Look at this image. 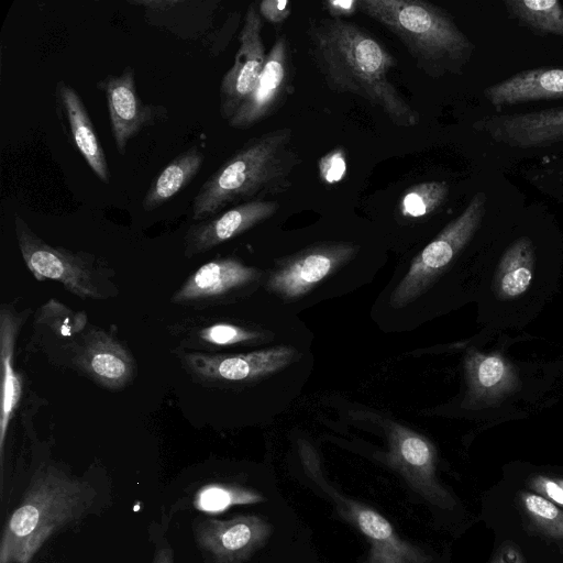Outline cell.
<instances>
[{"label": "cell", "mask_w": 563, "mask_h": 563, "mask_svg": "<svg viewBox=\"0 0 563 563\" xmlns=\"http://www.w3.org/2000/svg\"><path fill=\"white\" fill-rule=\"evenodd\" d=\"M128 2L151 10H167L183 3V1L179 0H132Z\"/></svg>", "instance_id": "cell-35"}, {"label": "cell", "mask_w": 563, "mask_h": 563, "mask_svg": "<svg viewBox=\"0 0 563 563\" xmlns=\"http://www.w3.org/2000/svg\"><path fill=\"white\" fill-rule=\"evenodd\" d=\"M264 501V496L254 489L227 483L202 486L195 495L194 506L206 514H220L233 506L254 505Z\"/></svg>", "instance_id": "cell-27"}, {"label": "cell", "mask_w": 563, "mask_h": 563, "mask_svg": "<svg viewBox=\"0 0 563 563\" xmlns=\"http://www.w3.org/2000/svg\"><path fill=\"white\" fill-rule=\"evenodd\" d=\"M464 367L473 401L492 405L518 386V376L512 364L500 354L471 351L465 357Z\"/></svg>", "instance_id": "cell-22"}, {"label": "cell", "mask_w": 563, "mask_h": 563, "mask_svg": "<svg viewBox=\"0 0 563 563\" xmlns=\"http://www.w3.org/2000/svg\"><path fill=\"white\" fill-rule=\"evenodd\" d=\"M473 128L510 147L549 146L563 141V107L487 115Z\"/></svg>", "instance_id": "cell-14"}, {"label": "cell", "mask_w": 563, "mask_h": 563, "mask_svg": "<svg viewBox=\"0 0 563 563\" xmlns=\"http://www.w3.org/2000/svg\"><path fill=\"white\" fill-rule=\"evenodd\" d=\"M492 563H526V561L518 545L506 541L496 551Z\"/></svg>", "instance_id": "cell-34"}, {"label": "cell", "mask_w": 563, "mask_h": 563, "mask_svg": "<svg viewBox=\"0 0 563 563\" xmlns=\"http://www.w3.org/2000/svg\"><path fill=\"white\" fill-rule=\"evenodd\" d=\"M152 563H174L172 550L167 547L159 548L156 551Z\"/></svg>", "instance_id": "cell-36"}, {"label": "cell", "mask_w": 563, "mask_h": 563, "mask_svg": "<svg viewBox=\"0 0 563 563\" xmlns=\"http://www.w3.org/2000/svg\"><path fill=\"white\" fill-rule=\"evenodd\" d=\"M308 473L333 500L338 512L353 525L369 544L366 563H430L432 556L401 539L393 525L379 512L341 495L324 479L318 465L309 463Z\"/></svg>", "instance_id": "cell-7"}, {"label": "cell", "mask_w": 563, "mask_h": 563, "mask_svg": "<svg viewBox=\"0 0 563 563\" xmlns=\"http://www.w3.org/2000/svg\"><path fill=\"white\" fill-rule=\"evenodd\" d=\"M358 11L395 34L428 76L460 75L475 46L442 8L422 0H358Z\"/></svg>", "instance_id": "cell-4"}, {"label": "cell", "mask_w": 563, "mask_h": 563, "mask_svg": "<svg viewBox=\"0 0 563 563\" xmlns=\"http://www.w3.org/2000/svg\"><path fill=\"white\" fill-rule=\"evenodd\" d=\"M323 8L331 19H343L358 11V0H327Z\"/></svg>", "instance_id": "cell-33"}, {"label": "cell", "mask_w": 563, "mask_h": 563, "mask_svg": "<svg viewBox=\"0 0 563 563\" xmlns=\"http://www.w3.org/2000/svg\"><path fill=\"white\" fill-rule=\"evenodd\" d=\"M272 533V523L257 515L207 519L199 521L195 529L199 547L214 563H245L266 544Z\"/></svg>", "instance_id": "cell-12"}, {"label": "cell", "mask_w": 563, "mask_h": 563, "mask_svg": "<svg viewBox=\"0 0 563 563\" xmlns=\"http://www.w3.org/2000/svg\"><path fill=\"white\" fill-rule=\"evenodd\" d=\"M93 489L55 467L37 472L8 518L0 542V563H30L43 544L90 508Z\"/></svg>", "instance_id": "cell-3"}, {"label": "cell", "mask_w": 563, "mask_h": 563, "mask_svg": "<svg viewBox=\"0 0 563 563\" xmlns=\"http://www.w3.org/2000/svg\"><path fill=\"white\" fill-rule=\"evenodd\" d=\"M180 342L186 349L205 350L228 347L236 344L249 343L261 338L257 331L249 330L241 325L227 322L213 321L210 323L196 324L179 330Z\"/></svg>", "instance_id": "cell-26"}, {"label": "cell", "mask_w": 563, "mask_h": 563, "mask_svg": "<svg viewBox=\"0 0 563 563\" xmlns=\"http://www.w3.org/2000/svg\"><path fill=\"white\" fill-rule=\"evenodd\" d=\"M263 19L255 2L249 4L239 34V48L233 65L220 84V114L224 120L233 117L254 90L263 71L267 53L262 38Z\"/></svg>", "instance_id": "cell-8"}, {"label": "cell", "mask_w": 563, "mask_h": 563, "mask_svg": "<svg viewBox=\"0 0 563 563\" xmlns=\"http://www.w3.org/2000/svg\"><path fill=\"white\" fill-rule=\"evenodd\" d=\"M262 19L279 24L286 21L291 13V3L288 0H263L258 4Z\"/></svg>", "instance_id": "cell-32"}, {"label": "cell", "mask_w": 563, "mask_h": 563, "mask_svg": "<svg viewBox=\"0 0 563 563\" xmlns=\"http://www.w3.org/2000/svg\"><path fill=\"white\" fill-rule=\"evenodd\" d=\"M389 464L417 494L442 509L455 506L452 495L437 479L435 450L424 437L393 424L389 428Z\"/></svg>", "instance_id": "cell-11"}, {"label": "cell", "mask_w": 563, "mask_h": 563, "mask_svg": "<svg viewBox=\"0 0 563 563\" xmlns=\"http://www.w3.org/2000/svg\"><path fill=\"white\" fill-rule=\"evenodd\" d=\"M529 486L545 499L563 507V487L555 479L537 475L530 479Z\"/></svg>", "instance_id": "cell-31"}, {"label": "cell", "mask_w": 563, "mask_h": 563, "mask_svg": "<svg viewBox=\"0 0 563 563\" xmlns=\"http://www.w3.org/2000/svg\"><path fill=\"white\" fill-rule=\"evenodd\" d=\"M278 209L277 201L251 200L192 223L184 238V253L187 257L205 253L266 221Z\"/></svg>", "instance_id": "cell-16"}, {"label": "cell", "mask_w": 563, "mask_h": 563, "mask_svg": "<svg viewBox=\"0 0 563 563\" xmlns=\"http://www.w3.org/2000/svg\"><path fill=\"white\" fill-rule=\"evenodd\" d=\"M307 38L311 59L329 89L360 96L397 126L419 124V112L388 78L397 59L374 36L347 20L323 18L309 22Z\"/></svg>", "instance_id": "cell-1"}, {"label": "cell", "mask_w": 563, "mask_h": 563, "mask_svg": "<svg viewBox=\"0 0 563 563\" xmlns=\"http://www.w3.org/2000/svg\"><path fill=\"white\" fill-rule=\"evenodd\" d=\"M107 99L110 126L117 151L125 154L131 139L143 129L165 121L168 110L162 104L145 103L137 95L135 70L128 66L119 75H109L97 82Z\"/></svg>", "instance_id": "cell-10"}, {"label": "cell", "mask_w": 563, "mask_h": 563, "mask_svg": "<svg viewBox=\"0 0 563 563\" xmlns=\"http://www.w3.org/2000/svg\"><path fill=\"white\" fill-rule=\"evenodd\" d=\"M294 76L290 43L286 35H280L267 53L254 90L227 121L228 125L240 130L250 129L271 117L291 95Z\"/></svg>", "instance_id": "cell-9"}, {"label": "cell", "mask_w": 563, "mask_h": 563, "mask_svg": "<svg viewBox=\"0 0 563 563\" xmlns=\"http://www.w3.org/2000/svg\"><path fill=\"white\" fill-rule=\"evenodd\" d=\"M521 506L531 523L543 534L563 539V510L537 493L520 494Z\"/></svg>", "instance_id": "cell-29"}, {"label": "cell", "mask_w": 563, "mask_h": 563, "mask_svg": "<svg viewBox=\"0 0 563 563\" xmlns=\"http://www.w3.org/2000/svg\"><path fill=\"white\" fill-rule=\"evenodd\" d=\"M289 128L247 140L200 186L191 203V218L202 221L229 206L282 195L292 186L291 174L301 163Z\"/></svg>", "instance_id": "cell-2"}, {"label": "cell", "mask_w": 563, "mask_h": 563, "mask_svg": "<svg viewBox=\"0 0 563 563\" xmlns=\"http://www.w3.org/2000/svg\"><path fill=\"white\" fill-rule=\"evenodd\" d=\"M22 316L11 305L0 309V364H1V412L0 456L3 460L4 442L10 421L22 396V380L14 367V349L22 325Z\"/></svg>", "instance_id": "cell-21"}, {"label": "cell", "mask_w": 563, "mask_h": 563, "mask_svg": "<svg viewBox=\"0 0 563 563\" xmlns=\"http://www.w3.org/2000/svg\"><path fill=\"white\" fill-rule=\"evenodd\" d=\"M354 253L355 246L346 243L322 244L306 250L273 274L267 286L285 298L301 296Z\"/></svg>", "instance_id": "cell-17"}, {"label": "cell", "mask_w": 563, "mask_h": 563, "mask_svg": "<svg viewBox=\"0 0 563 563\" xmlns=\"http://www.w3.org/2000/svg\"><path fill=\"white\" fill-rule=\"evenodd\" d=\"M261 273L238 258L219 257L201 265L174 292L176 305L206 308L218 305L254 283Z\"/></svg>", "instance_id": "cell-15"}, {"label": "cell", "mask_w": 563, "mask_h": 563, "mask_svg": "<svg viewBox=\"0 0 563 563\" xmlns=\"http://www.w3.org/2000/svg\"><path fill=\"white\" fill-rule=\"evenodd\" d=\"M486 210V194L473 195L462 213L413 258L391 295L394 307H404L416 299L453 262L479 229Z\"/></svg>", "instance_id": "cell-6"}, {"label": "cell", "mask_w": 563, "mask_h": 563, "mask_svg": "<svg viewBox=\"0 0 563 563\" xmlns=\"http://www.w3.org/2000/svg\"><path fill=\"white\" fill-rule=\"evenodd\" d=\"M205 154L192 145L174 157L155 177L142 199V208L153 211L181 191L196 177Z\"/></svg>", "instance_id": "cell-24"}, {"label": "cell", "mask_w": 563, "mask_h": 563, "mask_svg": "<svg viewBox=\"0 0 563 563\" xmlns=\"http://www.w3.org/2000/svg\"><path fill=\"white\" fill-rule=\"evenodd\" d=\"M449 191L446 181L430 180L416 184L404 192L399 212L405 218L427 217L445 202Z\"/></svg>", "instance_id": "cell-28"}, {"label": "cell", "mask_w": 563, "mask_h": 563, "mask_svg": "<svg viewBox=\"0 0 563 563\" xmlns=\"http://www.w3.org/2000/svg\"><path fill=\"white\" fill-rule=\"evenodd\" d=\"M297 356L290 346L235 354H207L185 352L181 361L186 369L202 383L242 382L274 373L288 365Z\"/></svg>", "instance_id": "cell-13"}, {"label": "cell", "mask_w": 563, "mask_h": 563, "mask_svg": "<svg viewBox=\"0 0 563 563\" xmlns=\"http://www.w3.org/2000/svg\"><path fill=\"white\" fill-rule=\"evenodd\" d=\"M563 487V478L555 479Z\"/></svg>", "instance_id": "cell-37"}, {"label": "cell", "mask_w": 563, "mask_h": 563, "mask_svg": "<svg viewBox=\"0 0 563 563\" xmlns=\"http://www.w3.org/2000/svg\"><path fill=\"white\" fill-rule=\"evenodd\" d=\"M54 96L56 113L64 133L95 175L102 183L109 184L107 157L81 97L64 80L56 82Z\"/></svg>", "instance_id": "cell-18"}, {"label": "cell", "mask_w": 563, "mask_h": 563, "mask_svg": "<svg viewBox=\"0 0 563 563\" xmlns=\"http://www.w3.org/2000/svg\"><path fill=\"white\" fill-rule=\"evenodd\" d=\"M14 232L27 268L38 280L53 279L81 298H107L102 269L97 258L87 252H73L54 246L41 239L18 213L13 216Z\"/></svg>", "instance_id": "cell-5"}, {"label": "cell", "mask_w": 563, "mask_h": 563, "mask_svg": "<svg viewBox=\"0 0 563 563\" xmlns=\"http://www.w3.org/2000/svg\"><path fill=\"white\" fill-rule=\"evenodd\" d=\"M320 179L327 185L339 183L346 173V154L342 147H336L320 157L318 163Z\"/></svg>", "instance_id": "cell-30"}, {"label": "cell", "mask_w": 563, "mask_h": 563, "mask_svg": "<svg viewBox=\"0 0 563 563\" xmlns=\"http://www.w3.org/2000/svg\"><path fill=\"white\" fill-rule=\"evenodd\" d=\"M510 19L541 36L563 37V5L558 0H505Z\"/></svg>", "instance_id": "cell-25"}, {"label": "cell", "mask_w": 563, "mask_h": 563, "mask_svg": "<svg viewBox=\"0 0 563 563\" xmlns=\"http://www.w3.org/2000/svg\"><path fill=\"white\" fill-rule=\"evenodd\" d=\"M534 247L528 236L515 240L501 255L493 282L500 300L515 299L528 290L534 273Z\"/></svg>", "instance_id": "cell-23"}, {"label": "cell", "mask_w": 563, "mask_h": 563, "mask_svg": "<svg viewBox=\"0 0 563 563\" xmlns=\"http://www.w3.org/2000/svg\"><path fill=\"white\" fill-rule=\"evenodd\" d=\"M79 371L109 389H120L135 375L130 352L113 336L101 330L90 331L74 358Z\"/></svg>", "instance_id": "cell-19"}, {"label": "cell", "mask_w": 563, "mask_h": 563, "mask_svg": "<svg viewBox=\"0 0 563 563\" xmlns=\"http://www.w3.org/2000/svg\"><path fill=\"white\" fill-rule=\"evenodd\" d=\"M484 97L498 112L520 103L563 99V67L518 71L486 87Z\"/></svg>", "instance_id": "cell-20"}]
</instances>
